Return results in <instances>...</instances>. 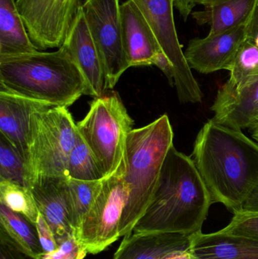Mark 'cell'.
<instances>
[{"mask_svg":"<svg viewBox=\"0 0 258 259\" xmlns=\"http://www.w3.org/2000/svg\"><path fill=\"white\" fill-rule=\"evenodd\" d=\"M134 121L118 93L94 99L77 129L96 158L105 178L126 164V146Z\"/></svg>","mask_w":258,"mask_h":259,"instance_id":"cell-5","label":"cell"},{"mask_svg":"<svg viewBox=\"0 0 258 259\" xmlns=\"http://www.w3.org/2000/svg\"><path fill=\"white\" fill-rule=\"evenodd\" d=\"M104 180L88 181L68 179L67 193L70 219L74 234L80 229L85 217L99 194Z\"/></svg>","mask_w":258,"mask_h":259,"instance_id":"cell-22","label":"cell"},{"mask_svg":"<svg viewBox=\"0 0 258 259\" xmlns=\"http://www.w3.org/2000/svg\"><path fill=\"white\" fill-rule=\"evenodd\" d=\"M258 127V117L257 118V119H256L255 122H254V125L252 126V127L251 128H250L249 130L255 128V127Z\"/></svg>","mask_w":258,"mask_h":259,"instance_id":"cell-36","label":"cell"},{"mask_svg":"<svg viewBox=\"0 0 258 259\" xmlns=\"http://www.w3.org/2000/svg\"><path fill=\"white\" fill-rule=\"evenodd\" d=\"M15 4L39 50L63 45L82 6L80 0H15Z\"/></svg>","mask_w":258,"mask_h":259,"instance_id":"cell-10","label":"cell"},{"mask_svg":"<svg viewBox=\"0 0 258 259\" xmlns=\"http://www.w3.org/2000/svg\"><path fill=\"white\" fill-rule=\"evenodd\" d=\"M125 175L126 164L103 181L99 194L75 234L87 253H100L121 237V219L130 194Z\"/></svg>","mask_w":258,"mask_h":259,"instance_id":"cell-7","label":"cell"},{"mask_svg":"<svg viewBox=\"0 0 258 259\" xmlns=\"http://www.w3.org/2000/svg\"><path fill=\"white\" fill-rule=\"evenodd\" d=\"M192 259H198V258H197L196 257H195L193 255V257H192Z\"/></svg>","mask_w":258,"mask_h":259,"instance_id":"cell-37","label":"cell"},{"mask_svg":"<svg viewBox=\"0 0 258 259\" xmlns=\"http://www.w3.org/2000/svg\"><path fill=\"white\" fill-rule=\"evenodd\" d=\"M174 136L166 114L129 134L125 180L130 194L121 219V237L133 233L151 203L165 158L174 146Z\"/></svg>","mask_w":258,"mask_h":259,"instance_id":"cell-4","label":"cell"},{"mask_svg":"<svg viewBox=\"0 0 258 259\" xmlns=\"http://www.w3.org/2000/svg\"><path fill=\"white\" fill-rule=\"evenodd\" d=\"M240 211L258 213V184L244 202Z\"/></svg>","mask_w":258,"mask_h":259,"instance_id":"cell-32","label":"cell"},{"mask_svg":"<svg viewBox=\"0 0 258 259\" xmlns=\"http://www.w3.org/2000/svg\"><path fill=\"white\" fill-rule=\"evenodd\" d=\"M0 240L31 259H38L43 253L34 225L3 204H0Z\"/></svg>","mask_w":258,"mask_h":259,"instance_id":"cell-20","label":"cell"},{"mask_svg":"<svg viewBox=\"0 0 258 259\" xmlns=\"http://www.w3.org/2000/svg\"><path fill=\"white\" fill-rule=\"evenodd\" d=\"M246 39L245 26L225 33L194 38L184 52L191 69L208 74L221 70L230 71L239 48Z\"/></svg>","mask_w":258,"mask_h":259,"instance_id":"cell-11","label":"cell"},{"mask_svg":"<svg viewBox=\"0 0 258 259\" xmlns=\"http://www.w3.org/2000/svg\"><path fill=\"white\" fill-rule=\"evenodd\" d=\"M123 42L129 65L131 67L154 65L162 50L159 41L134 2L121 4Z\"/></svg>","mask_w":258,"mask_h":259,"instance_id":"cell-15","label":"cell"},{"mask_svg":"<svg viewBox=\"0 0 258 259\" xmlns=\"http://www.w3.org/2000/svg\"><path fill=\"white\" fill-rule=\"evenodd\" d=\"M0 179L27 187L25 161L18 149L0 134Z\"/></svg>","mask_w":258,"mask_h":259,"instance_id":"cell-26","label":"cell"},{"mask_svg":"<svg viewBox=\"0 0 258 259\" xmlns=\"http://www.w3.org/2000/svg\"><path fill=\"white\" fill-rule=\"evenodd\" d=\"M68 178L79 181L106 179L96 158L77 129L68 158Z\"/></svg>","mask_w":258,"mask_h":259,"instance_id":"cell-23","label":"cell"},{"mask_svg":"<svg viewBox=\"0 0 258 259\" xmlns=\"http://www.w3.org/2000/svg\"><path fill=\"white\" fill-rule=\"evenodd\" d=\"M68 179L42 177L31 181L27 187L33 194L39 213L53 230L59 245L74 234L67 193Z\"/></svg>","mask_w":258,"mask_h":259,"instance_id":"cell-14","label":"cell"},{"mask_svg":"<svg viewBox=\"0 0 258 259\" xmlns=\"http://www.w3.org/2000/svg\"><path fill=\"white\" fill-rule=\"evenodd\" d=\"M251 131V137H252L253 140H255L258 143V127L255 128L250 130Z\"/></svg>","mask_w":258,"mask_h":259,"instance_id":"cell-35","label":"cell"},{"mask_svg":"<svg viewBox=\"0 0 258 259\" xmlns=\"http://www.w3.org/2000/svg\"><path fill=\"white\" fill-rule=\"evenodd\" d=\"M152 29L174 69V87L182 103H201L202 91L192 74L177 35L174 0H132Z\"/></svg>","mask_w":258,"mask_h":259,"instance_id":"cell-8","label":"cell"},{"mask_svg":"<svg viewBox=\"0 0 258 259\" xmlns=\"http://www.w3.org/2000/svg\"><path fill=\"white\" fill-rule=\"evenodd\" d=\"M245 33L246 39L253 41L258 46V3L245 25Z\"/></svg>","mask_w":258,"mask_h":259,"instance_id":"cell-30","label":"cell"},{"mask_svg":"<svg viewBox=\"0 0 258 259\" xmlns=\"http://www.w3.org/2000/svg\"><path fill=\"white\" fill-rule=\"evenodd\" d=\"M212 205L193 160L174 145L165 158L151 203L133 232L192 235L201 231Z\"/></svg>","mask_w":258,"mask_h":259,"instance_id":"cell-2","label":"cell"},{"mask_svg":"<svg viewBox=\"0 0 258 259\" xmlns=\"http://www.w3.org/2000/svg\"><path fill=\"white\" fill-rule=\"evenodd\" d=\"M190 252L198 259H258V240L219 231L189 236Z\"/></svg>","mask_w":258,"mask_h":259,"instance_id":"cell-17","label":"cell"},{"mask_svg":"<svg viewBox=\"0 0 258 259\" xmlns=\"http://www.w3.org/2000/svg\"><path fill=\"white\" fill-rule=\"evenodd\" d=\"M213 119L231 128L250 129L258 117V80L243 86L227 81L211 107Z\"/></svg>","mask_w":258,"mask_h":259,"instance_id":"cell-13","label":"cell"},{"mask_svg":"<svg viewBox=\"0 0 258 259\" xmlns=\"http://www.w3.org/2000/svg\"><path fill=\"white\" fill-rule=\"evenodd\" d=\"M35 228H36L38 238L43 252L47 253V252H54L58 249L59 245L56 241L54 233L40 213L38 216L37 222L35 225Z\"/></svg>","mask_w":258,"mask_h":259,"instance_id":"cell-29","label":"cell"},{"mask_svg":"<svg viewBox=\"0 0 258 259\" xmlns=\"http://www.w3.org/2000/svg\"><path fill=\"white\" fill-rule=\"evenodd\" d=\"M87 254L74 234L61 243L56 251L43 252L38 259H84Z\"/></svg>","mask_w":258,"mask_h":259,"instance_id":"cell-28","label":"cell"},{"mask_svg":"<svg viewBox=\"0 0 258 259\" xmlns=\"http://www.w3.org/2000/svg\"><path fill=\"white\" fill-rule=\"evenodd\" d=\"M189 236L171 233H136L124 237L112 259H162L170 252L190 249Z\"/></svg>","mask_w":258,"mask_h":259,"instance_id":"cell-18","label":"cell"},{"mask_svg":"<svg viewBox=\"0 0 258 259\" xmlns=\"http://www.w3.org/2000/svg\"><path fill=\"white\" fill-rule=\"evenodd\" d=\"M22 254L15 250L7 243H2L0 246V259H24Z\"/></svg>","mask_w":258,"mask_h":259,"instance_id":"cell-33","label":"cell"},{"mask_svg":"<svg viewBox=\"0 0 258 259\" xmlns=\"http://www.w3.org/2000/svg\"><path fill=\"white\" fill-rule=\"evenodd\" d=\"M204 9L192 13L199 25L209 24V35L225 33L246 25L256 6V0H196Z\"/></svg>","mask_w":258,"mask_h":259,"instance_id":"cell-19","label":"cell"},{"mask_svg":"<svg viewBox=\"0 0 258 259\" xmlns=\"http://www.w3.org/2000/svg\"><path fill=\"white\" fill-rule=\"evenodd\" d=\"M0 204L21 214L32 225H36L39 211L29 187L0 179Z\"/></svg>","mask_w":258,"mask_h":259,"instance_id":"cell-24","label":"cell"},{"mask_svg":"<svg viewBox=\"0 0 258 259\" xmlns=\"http://www.w3.org/2000/svg\"><path fill=\"white\" fill-rule=\"evenodd\" d=\"M54 107L0 90V134L4 136L25 161L35 114Z\"/></svg>","mask_w":258,"mask_h":259,"instance_id":"cell-16","label":"cell"},{"mask_svg":"<svg viewBox=\"0 0 258 259\" xmlns=\"http://www.w3.org/2000/svg\"><path fill=\"white\" fill-rule=\"evenodd\" d=\"M190 157L212 204L240 211L258 184V143L212 118L197 134Z\"/></svg>","mask_w":258,"mask_h":259,"instance_id":"cell-1","label":"cell"},{"mask_svg":"<svg viewBox=\"0 0 258 259\" xmlns=\"http://www.w3.org/2000/svg\"><path fill=\"white\" fill-rule=\"evenodd\" d=\"M227 81L243 86L258 80V46L246 39L242 44L230 69Z\"/></svg>","mask_w":258,"mask_h":259,"instance_id":"cell-25","label":"cell"},{"mask_svg":"<svg viewBox=\"0 0 258 259\" xmlns=\"http://www.w3.org/2000/svg\"><path fill=\"white\" fill-rule=\"evenodd\" d=\"M82 9L104 66L106 89L130 68L123 42L120 0H85Z\"/></svg>","mask_w":258,"mask_h":259,"instance_id":"cell-9","label":"cell"},{"mask_svg":"<svg viewBox=\"0 0 258 259\" xmlns=\"http://www.w3.org/2000/svg\"><path fill=\"white\" fill-rule=\"evenodd\" d=\"M0 90L68 108L87 94L86 80L63 45L54 52L0 56Z\"/></svg>","mask_w":258,"mask_h":259,"instance_id":"cell-3","label":"cell"},{"mask_svg":"<svg viewBox=\"0 0 258 259\" xmlns=\"http://www.w3.org/2000/svg\"><path fill=\"white\" fill-rule=\"evenodd\" d=\"M218 231L222 234L243 236L258 240V213H234L229 225Z\"/></svg>","mask_w":258,"mask_h":259,"instance_id":"cell-27","label":"cell"},{"mask_svg":"<svg viewBox=\"0 0 258 259\" xmlns=\"http://www.w3.org/2000/svg\"><path fill=\"white\" fill-rule=\"evenodd\" d=\"M37 50L18 12L15 0H0V56H17Z\"/></svg>","mask_w":258,"mask_h":259,"instance_id":"cell-21","label":"cell"},{"mask_svg":"<svg viewBox=\"0 0 258 259\" xmlns=\"http://www.w3.org/2000/svg\"><path fill=\"white\" fill-rule=\"evenodd\" d=\"M174 6L179 11L183 20L186 21L196 6V0H174Z\"/></svg>","mask_w":258,"mask_h":259,"instance_id":"cell-31","label":"cell"},{"mask_svg":"<svg viewBox=\"0 0 258 259\" xmlns=\"http://www.w3.org/2000/svg\"><path fill=\"white\" fill-rule=\"evenodd\" d=\"M257 3H258V0H256V5H257Z\"/></svg>","mask_w":258,"mask_h":259,"instance_id":"cell-38","label":"cell"},{"mask_svg":"<svg viewBox=\"0 0 258 259\" xmlns=\"http://www.w3.org/2000/svg\"><path fill=\"white\" fill-rule=\"evenodd\" d=\"M193 255L189 249L188 250H176L170 252L162 259H192Z\"/></svg>","mask_w":258,"mask_h":259,"instance_id":"cell-34","label":"cell"},{"mask_svg":"<svg viewBox=\"0 0 258 259\" xmlns=\"http://www.w3.org/2000/svg\"><path fill=\"white\" fill-rule=\"evenodd\" d=\"M76 133L77 123L68 108L51 107L35 114L25 160L27 187L42 177L68 178Z\"/></svg>","mask_w":258,"mask_h":259,"instance_id":"cell-6","label":"cell"},{"mask_svg":"<svg viewBox=\"0 0 258 259\" xmlns=\"http://www.w3.org/2000/svg\"><path fill=\"white\" fill-rule=\"evenodd\" d=\"M63 46L86 80V95L94 98L104 95L108 91L104 66L88 27L82 6Z\"/></svg>","mask_w":258,"mask_h":259,"instance_id":"cell-12","label":"cell"}]
</instances>
